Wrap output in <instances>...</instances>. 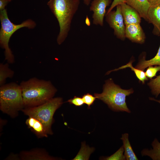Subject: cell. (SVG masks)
<instances>
[{
    "instance_id": "obj_1",
    "label": "cell",
    "mask_w": 160,
    "mask_h": 160,
    "mask_svg": "<svg viewBox=\"0 0 160 160\" xmlns=\"http://www.w3.org/2000/svg\"><path fill=\"white\" fill-rule=\"evenodd\" d=\"M20 85L25 108L35 107L45 103L53 98L57 91L50 81L36 77L22 81Z\"/></svg>"
},
{
    "instance_id": "obj_2",
    "label": "cell",
    "mask_w": 160,
    "mask_h": 160,
    "mask_svg": "<svg viewBox=\"0 0 160 160\" xmlns=\"http://www.w3.org/2000/svg\"><path fill=\"white\" fill-rule=\"evenodd\" d=\"M80 0H49L47 4L57 19L60 31L57 39L61 44L67 37L73 17L77 11Z\"/></svg>"
},
{
    "instance_id": "obj_3",
    "label": "cell",
    "mask_w": 160,
    "mask_h": 160,
    "mask_svg": "<svg viewBox=\"0 0 160 160\" xmlns=\"http://www.w3.org/2000/svg\"><path fill=\"white\" fill-rule=\"evenodd\" d=\"M133 92L132 88L129 89H122L110 79L106 81L102 92L95 93L94 96L96 99L102 100L107 104L114 111L130 113L131 111L127 105L126 97Z\"/></svg>"
},
{
    "instance_id": "obj_4",
    "label": "cell",
    "mask_w": 160,
    "mask_h": 160,
    "mask_svg": "<svg viewBox=\"0 0 160 160\" xmlns=\"http://www.w3.org/2000/svg\"><path fill=\"white\" fill-rule=\"evenodd\" d=\"M24 108L20 85L12 82L1 86L0 109L3 112L15 118Z\"/></svg>"
},
{
    "instance_id": "obj_5",
    "label": "cell",
    "mask_w": 160,
    "mask_h": 160,
    "mask_svg": "<svg viewBox=\"0 0 160 160\" xmlns=\"http://www.w3.org/2000/svg\"><path fill=\"white\" fill-rule=\"evenodd\" d=\"M0 20L1 23L0 46L4 50L5 60L9 63L12 64L15 62V58L9 46L10 38L12 34L19 29L24 27L33 29L36 26V23L32 19H28L20 24H14L9 19L6 9L0 11Z\"/></svg>"
},
{
    "instance_id": "obj_6",
    "label": "cell",
    "mask_w": 160,
    "mask_h": 160,
    "mask_svg": "<svg viewBox=\"0 0 160 160\" xmlns=\"http://www.w3.org/2000/svg\"><path fill=\"white\" fill-rule=\"evenodd\" d=\"M63 103L62 98H52L43 104L35 107L25 108L21 111L29 117H33L40 121L45 127L48 134L52 135L53 134L51 126L54 114Z\"/></svg>"
},
{
    "instance_id": "obj_7",
    "label": "cell",
    "mask_w": 160,
    "mask_h": 160,
    "mask_svg": "<svg viewBox=\"0 0 160 160\" xmlns=\"http://www.w3.org/2000/svg\"><path fill=\"white\" fill-rule=\"evenodd\" d=\"M116 10L111 11L105 15V20L109 25L114 30V35L118 38L125 39V26L121 12L120 5L116 6Z\"/></svg>"
},
{
    "instance_id": "obj_8",
    "label": "cell",
    "mask_w": 160,
    "mask_h": 160,
    "mask_svg": "<svg viewBox=\"0 0 160 160\" xmlns=\"http://www.w3.org/2000/svg\"><path fill=\"white\" fill-rule=\"evenodd\" d=\"M111 0H93L89 8L93 12V23L103 26L104 17L106 15V8L111 3Z\"/></svg>"
},
{
    "instance_id": "obj_9",
    "label": "cell",
    "mask_w": 160,
    "mask_h": 160,
    "mask_svg": "<svg viewBox=\"0 0 160 160\" xmlns=\"http://www.w3.org/2000/svg\"><path fill=\"white\" fill-rule=\"evenodd\" d=\"M125 36L126 38L133 42L142 44L145 41V34L140 23L126 25Z\"/></svg>"
},
{
    "instance_id": "obj_10",
    "label": "cell",
    "mask_w": 160,
    "mask_h": 160,
    "mask_svg": "<svg viewBox=\"0 0 160 160\" xmlns=\"http://www.w3.org/2000/svg\"><path fill=\"white\" fill-rule=\"evenodd\" d=\"M20 160H53L57 158L51 156L45 150L36 148L29 151H23L19 154Z\"/></svg>"
},
{
    "instance_id": "obj_11",
    "label": "cell",
    "mask_w": 160,
    "mask_h": 160,
    "mask_svg": "<svg viewBox=\"0 0 160 160\" xmlns=\"http://www.w3.org/2000/svg\"><path fill=\"white\" fill-rule=\"evenodd\" d=\"M120 5L125 25L140 23L141 17L136 10L125 3Z\"/></svg>"
},
{
    "instance_id": "obj_12",
    "label": "cell",
    "mask_w": 160,
    "mask_h": 160,
    "mask_svg": "<svg viewBox=\"0 0 160 160\" xmlns=\"http://www.w3.org/2000/svg\"><path fill=\"white\" fill-rule=\"evenodd\" d=\"M147 21L153 25V34L160 36V3L151 6L148 12Z\"/></svg>"
},
{
    "instance_id": "obj_13",
    "label": "cell",
    "mask_w": 160,
    "mask_h": 160,
    "mask_svg": "<svg viewBox=\"0 0 160 160\" xmlns=\"http://www.w3.org/2000/svg\"><path fill=\"white\" fill-rule=\"evenodd\" d=\"M25 124L38 138L48 137V134L45 127L36 118L29 117L26 120Z\"/></svg>"
},
{
    "instance_id": "obj_14",
    "label": "cell",
    "mask_w": 160,
    "mask_h": 160,
    "mask_svg": "<svg viewBox=\"0 0 160 160\" xmlns=\"http://www.w3.org/2000/svg\"><path fill=\"white\" fill-rule=\"evenodd\" d=\"M125 3L139 13L141 17L147 21V14L151 5L148 0H125Z\"/></svg>"
},
{
    "instance_id": "obj_15",
    "label": "cell",
    "mask_w": 160,
    "mask_h": 160,
    "mask_svg": "<svg viewBox=\"0 0 160 160\" xmlns=\"http://www.w3.org/2000/svg\"><path fill=\"white\" fill-rule=\"evenodd\" d=\"M152 148H145L141 151L142 156H147L153 160H160V142L155 138L151 143Z\"/></svg>"
},
{
    "instance_id": "obj_16",
    "label": "cell",
    "mask_w": 160,
    "mask_h": 160,
    "mask_svg": "<svg viewBox=\"0 0 160 160\" xmlns=\"http://www.w3.org/2000/svg\"><path fill=\"white\" fill-rule=\"evenodd\" d=\"M129 134L124 133L122 135L120 139L123 143L124 149V155L126 160H138L129 142Z\"/></svg>"
},
{
    "instance_id": "obj_17",
    "label": "cell",
    "mask_w": 160,
    "mask_h": 160,
    "mask_svg": "<svg viewBox=\"0 0 160 160\" xmlns=\"http://www.w3.org/2000/svg\"><path fill=\"white\" fill-rule=\"evenodd\" d=\"M158 65L160 66V45L157 52L153 58L146 60L144 57L140 60L135 68L143 71L146 68L150 66Z\"/></svg>"
},
{
    "instance_id": "obj_18",
    "label": "cell",
    "mask_w": 160,
    "mask_h": 160,
    "mask_svg": "<svg viewBox=\"0 0 160 160\" xmlns=\"http://www.w3.org/2000/svg\"><path fill=\"white\" fill-rule=\"evenodd\" d=\"M132 62L133 60H131L129 62L125 65H123L118 68L108 71L106 73V74H108L112 71H116L125 68L127 67H129L131 68V70L132 71H133L134 72L137 77L139 80L141 81L143 84H144L145 81L147 80L148 79V78L145 75V72L143 71L140 70L135 68H134L133 67L132 65Z\"/></svg>"
},
{
    "instance_id": "obj_19",
    "label": "cell",
    "mask_w": 160,
    "mask_h": 160,
    "mask_svg": "<svg viewBox=\"0 0 160 160\" xmlns=\"http://www.w3.org/2000/svg\"><path fill=\"white\" fill-rule=\"evenodd\" d=\"M14 74V71L11 69L9 63L0 64V85L5 84L7 78H12Z\"/></svg>"
},
{
    "instance_id": "obj_20",
    "label": "cell",
    "mask_w": 160,
    "mask_h": 160,
    "mask_svg": "<svg viewBox=\"0 0 160 160\" xmlns=\"http://www.w3.org/2000/svg\"><path fill=\"white\" fill-rule=\"evenodd\" d=\"M93 147H90L85 143H82L81 148L73 160H88L90 154L94 151Z\"/></svg>"
},
{
    "instance_id": "obj_21",
    "label": "cell",
    "mask_w": 160,
    "mask_h": 160,
    "mask_svg": "<svg viewBox=\"0 0 160 160\" xmlns=\"http://www.w3.org/2000/svg\"><path fill=\"white\" fill-rule=\"evenodd\" d=\"M152 94L157 97L160 94V74L154 79H151L148 84Z\"/></svg>"
},
{
    "instance_id": "obj_22",
    "label": "cell",
    "mask_w": 160,
    "mask_h": 160,
    "mask_svg": "<svg viewBox=\"0 0 160 160\" xmlns=\"http://www.w3.org/2000/svg\"><path fill=\"white\" fill-rule=\"evenodd\" d=\"M106 160H126L124 155V149L123 145L114 154L110 156L104 158Z\"/></svg>"
},
{
    "instance_id": "obj_23",
    "label": "cell",
    "mask_w": 160,
    "mask_h": 160,
    "mask_svg": "<svg viewBox=\"0 0 160 160\" xmlns=\"http://www.w3.org/2000/svg\"><path fill=\"white\" fill-rule=\"evenodd\" d=\"M158 71H160V66H155L154 67L150 66L148 67L145 73L147 78L151 79L156 76V73Z\"/></svg>"
},
{
    "instance_id": "obj_24",
    "label": "cell",
    "mask_w": 160,
    "mask_h": 160,
    "mask_svg": "<svg viewBox=\"0 0 160 160\" xmlns=\"http://www.w3.org/2000/svg\"><path fill=\"white\" fill-rule=\"evenodd\" d=\"M82 98L84 103L87 105L89 108H90V106L93 104L96 98L89 93H87L82 96Z\"/></svg>"
},
{
    "instance_id": "obj_25",
    "label": "cell",
    "mask_w": 160,
    "mask_h": 160,
    "mask_svg": "<svg viewBox=\"0 0 160 160\" xmlns=\"http://www.w3.org/2000/svg\"><path fill=\"white\" fill-rule=\"evenodd\" d=\"M67 102L76 106H81L84 103L82 98L76 96H74L73 98L68 100Z\"/></svg>"
},
{
    "instance_id": "obj_26",
    "label": "cell",
    "mask_w": 160,
    "mask_h": 160,
    "mask_svg": "<svg viewBox=\"0 0 160 160\" xmlns=\"http://www.w3.org/2000/svg\"><path fill=\"white\" fill-rule=\"evenodd\" d=\"M124 3H125V0H113L106 14L112 11L113 9L117 6L121 5Z\"/></svg>"
},
{
    "instance_id": "obj_27",
    "label": "cell",
    "mask_w": 160,
    "mask_h": 160,
    "mask_svg": "<svg viewBox=\"0 0 160 160\" xmlns=\"http://www.w3.org/2000/svg\"><path fill=\"white\" fill-rule=\"evenodd\" d=\"M12 0H0V11L5 9V7Z\"/></svg>"
},
{
    "instance_id": "obj_28",
    "label": "cell",
    "mask_w": 160,
    "mask_h": 160,
    "mask_svg": "<svg viewBox=\"0 0 160 160\" xmlns=\"http://www.w3.org/2000/svg\"><path fill=\"white\" fill-rule=\"evenodd\" d=\"M7 159L20 160L19 155L12 154L7 157Z\"/></svg>"
},
{
    "instance_id": "obj_29",
    "label": "cell",
    "mask_w": 160,
    "mask_h": 160,
    "mask_svg": "<svg viewBox=\"0 0 160 160\" xmlns=\"http://www.w3.org/2000/svg\"><path fill=\"white\" fill-rule=\"evenodd\" d=\"M148 1L151 6L160 3V0H148Z\"/></svg>"
},
{
    "instance_id": "obj_30",
    "label": "cell",
    "mask_w": 160,
    "mask_h": 160,
    "mask_svg": "<svg viewBox=\"0 0 160 160\" xmlns=\"http://www.w3.org/2000/svg\"><path fill=\"white\" fill-rule=\"evenodd\" d=\"M84 3L87 6H88L90 4L91 0H83Z\"/></svg>"
},
{
    "instance_id": "obj_31",
    "label": "cell",
    "mask_w": 160,
    "mask_h": 160,
    "mask_svg": "<svg viewBox=\"0 0 160 160\" xmlns=\"http://www.w3.org/2000/svg\"><path fill=\"white\" fill-rule=\"evenodd\" d=\"M149 98L150 100L156 101L160 104V99L159 100H157L153 97H149Z\"/></svg>"
},
{
    "instance_id": "obj_32",
    "label": "cell",
    "mask_w": 160,
    "mask_h": 160,
    "mask_svg": "<svg viewBox=\"0 0 160 160\" xmlns=\"http://www.w3.org/2000/svg\"></svg>"
}]
</instances>
